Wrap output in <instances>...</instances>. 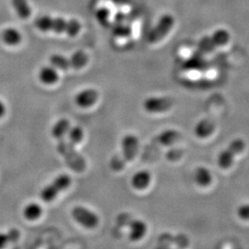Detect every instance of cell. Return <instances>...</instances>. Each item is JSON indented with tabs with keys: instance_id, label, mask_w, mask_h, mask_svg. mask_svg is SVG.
Returning <instances> with one entry per match:
<instances>
[{
	"instance_id": "obj_1",
	"label": "cell",
	"mask_w": 249,
	"mask_h": 249,
	"mask_svg": "<svg viewBox=\"0 0 249 249\" xmlns=\"http://www.w3.org/2000/svg\"><path fill=\"white\" fill-rule=\"evenodd\" d=\"M36 28L42 32H53L55 34H66L71 37L78 36L81 24L77 19L53 18L51 16H41L35 20Z\"/></svg>"
},
{
	"instance_id": "obj_2",
	"label": "cell",
	"mask_w": 249,
	"mask_h": 249,
	"mask_svg": "<svg viewBox=\"0 0 249 249\" xmlns=\"http://www.w3.org/2000/svg\"><path fill=\"white\" fill-rule=\"evenodd\" d=\"M72 179L69 175L63 174L54 178L53 181L45 186L40 192V197L45 202H51L65 190H67L71 185Z\"/></svg>"
},
{
	"instance_id": "obj_3",
	"label": "cell",
	"mask_w": 249,
	"mask_h": 249,
	"mask_svg": "<svg viewBox=\"0 0 249 249\" xmlns=\"http://www.w3.org/2000/svg\"><path fill=\"white\" fill-rule=\"evenodd\" d=\"M246 149V142L242 139H235L229 146L223 150L217 159V163L221 169L228 170L231 168L236 156L240 155Z\"/></svg>"
},
{
	"instance_id": "obj_4",
	"label": "cell",
	"mask_w": 249,
	"mask_h": 249,
	"mask_svg": "<svg viewBox=\"0 0 249 249\" xmlns=\"http://www.w3.org/2000/svg\"><path fill=\"white\" fill-rule=\"evenodd\" d=\"M74 148L75 147H72L70 143L65 141V139L58 141L56 147L57 151L65 158L69 166L75 171L81 172L85 168V162L80 154L75 152Z\"/></svg>"
},
{
	"instance_id": "obj_5",
	"label": "cell",
	"mask_w": 249,
	"mask_h": 249,
	"mask_svg": "<svg viewBox=\"0 0 249 249\" xmlns=\"http://www.w3.org/2000/svg\"><path fill=\"white\" fill-rule=\"evenodd\" d=\"M72 218L85 229H94L100 223L98 215L88 208L83 206H76L72 209Z\"/></svg>"
},
{
	"instance_id": "obj_6",
	"label": "cell",
	"mask_w": 249,
	"mask_h": 249,
	"mask_svg": "<svg viewBox=\"0 0 249 249\" xmlns=\"http://www.w3.org/2000/svg\"><path fill=\"white\" fill-rule=\"evenodd\" d=\"M140 149L139 139L132 134L125 135L121 141V153L120 156L125 163L131 162L138 155Z\"/></svg>"
},
{
	"instance_id": "obj_7",
	"label": "cell",
	"mask_w": 249,
	"mask_h": 249,
	"mask_svg": "<svg viewBox=\"0 0 249 249\" xmlns=\"http://www.w3.org/2000/svg\"><path fill=\"white\" fill-rule=\"evenodd\" d=\"M144 109L150 114H163L170 111L173 102L168 98H150L144 103Z\"/></svg>"
},
{
	"instance_id": "obj_8",
	"label": "cell",
	"mask_w": 249,
	"mask_h": 249,
	"mask_svg": "<svg viewBox=\"0 0 249 249\" xmlns=\"http://www.w3.org/2000/svg\"><path fill=\"white\" fill-rule=\"evenodd\" d=\"M98 98V91L96 89H85L76 94L74 102L79 107L88 108L95 105Z\"/></svg>"
},
{
	"instance_id": "obj_9",
	"label": "cell",
	"mask_w": 249,
	"mask_h": 249,
	"mask_svg": "<svg viewBox=\"0 0 249 249\" xmlns=\"http://www.w3.org/2000/svg\"><path fill=\"white\" fill-rule=\"evenodd\" d=\"M128 227H129L128 238L132 242L142 240L148 231V226L146 223L139 219L131 221L128 224Z\"/></svg>"
},
{
	"instance_id": "obj_10",
	"label": "cell",
	"mask_w": 249,
	"mask_h": 249,
	"mask_svg": "<svg viewBox=\"0 0 249 249\" xmlns=\"http://www.w3.org/2000/svg\"><path fill=\"white\" fill-rule=\"evenodd\" d=\"M151 174L147 170H141L135 173L131 178V186L134 189L142 191L150 187L151 183Z\"/></svg>"
},
{
	"instance_id": "obj_11",
	"label": "cell",
	"mask_w": 249,
	"mask_h": 249,
	"mask_svg": "<svg viewBox=\"0 0 249 249\" xmlns=\"http://www.w3.org/2000/svg\"><path fill=\"white\" fill-rule=\"evenodd\" d=\"M194 181L198 187H208L212 185L213 177L210 170L205 166H198L194 171Z\"/></svg>"
},
{
	"instance_id": "obj_12",
	"label": "cell",
	"mask_w": 249,
	"mask_h": 249,
	"mask_svg": "<svg viewBox=\"0 0 249 249\" xmlns=\"http://www.w3.org/2000/svg\"><path fill=\"white\" fill-rule=\"evenodd\" d=\"M215 131V124L210 119H203L199 121L195 126L194 133L196 138L200 140H205L210 138Z\"/></svg>"
},
{
	"instance_id": "obj_13",
	"label": "cell",
	"mask_w": 249,
	"mask_h": 249,
	"mask_svg": "<svg viewBox=\"0 0 249 249\" xmlns=\"http://www.w3.org/2000/svg\"><path fill=\"white\" fill-rule=\"evenodd\" d=\"M38 78L44 84L52 85L58 81L59 75H58L57 70L54 69L53 66H45L40 70Z\"/></svg>"
},
{
	"instance_id": "obj_14",
	"label": "cell",
	"mask_w": 249,
	"mask_h": 249,
	"mask_svg": "<svg viewBox=\"0 0 249 249\" xmlns=\"http://www.w3.org/2000/svg\"><path fill=\"white\" fill-rule=\"evenodd\" d=\"M70 128H71L70 120L67 118H61L53 124L51 129V135L54 140L60 141L66 138Z\"/></svg>"
},
{
	"instance_id": "obj_15",
	"label": "cell",
	"mask_w": 249,
	"mask_h": 249,
	"mask_svg": "<svg viewBox=\"0 0 249 249\" xmlns=\"http://www.w3.org/2000/svg\"><path fill=\"white\" fill-rule=\"evenodd\" d=\"M1 39L6 45L15 46L20 44L22 36L15 28H6L1 33Z\"/></svg>"
},
{
	"instance_id": "obj_16",
	"label": "cell",
	"mask_w": 249,
	"mask_h": 249,
	"mask_svg": "<svg viewBox=\"0 0 249 249\" xmlns=\"http://www.w3.org/2000/svg\"><path fill=\"white\" fill-rule=\"evenodd\" d=\"M23 217L31 222H34L38 220L42 214H43V208L42 206L36 202H31L29 204H27L22 211Z\"/></svg>"
},
{
	"instance_id": "obj_17",
	"label": "cell",
	"mask_w": 249,
	"mask_h": 249,
	"mask_svg": "<svg viewBox=\"0 0 249 249\" xmlns=\"http://www.w3.org/2000/svg\"><path fill=\"white\" fill-rule=\"evenodd\" d=\"M49 60H50L51 65L56 70L67 71L71 69L70 57H66V56H64L62 54L53 53V54L50 56Z\"/></svg>"
},
{
	"instance_id": "obj_18",
	"label": "cell",
	"mask_w": 249,
	"mask_h": 249,
	"mask_svg": "<svg viewBox=\"0 0 249 249\" xmlns=\"http://www.w3.org/2000/svg\"><path fill=\"white\" fill-rule=\"evenodd\" d=\"M180 138H181V136L178 131L173 130V129H168V130H165L160 134V136L158 137V141L162 146L169 147V146H173L178 142V141L180 140Z\"/></svg>"
},
{
	"instance_id": "obj_19",
	"label": "cell",
	"mask_w": 249,
	"mask_h": 249,
	"mask_svg": "<svg viewBox=\"0 0 249 249\" xmlns=\"http://www.w3.org/2000/svg\"><path fill=\"white\" fill-rule=\"evenodd\" d=\"M213 40L214 45L223 50H225L231 45V36L228 32L224 30L217 31L213 36Z\"/></svg>"
},
{
	"instance_id": "obj_20",
	"label": "cell",
	"mask_w": 249,
	"mask_h": 249,
	"mask_svg": "<svg viewBox=\"0 0 249 249\" xmlns=\"http://www.w3.org/2000/svg\"><path fill=\"white\" fill-rule=\"evenodd\" d=\"M11 4L19 18L25 19L31 16L32 9L27 0H11Z\"/></svg>"
},
{
	"instance_id": "obj_21",
	"label": "cell",
	"mask_w": 249,
	"mask_h": 249,
	"mask_svg": "<svg viewBox=\"0 0 249 249\" xmlns=\"http://www.w3.org/2000/svg\"><path fill=\"white\" fill-rule=\"evenodd\" d=\"M71 69L73 70H80L84 68L89 62V56L87 53L83 52L82 50H79L72 54L70 57Z\"/></svg>"
},
{
	"instance_id": "obj_22",
	"label": "cell",
	"mask_w": 249,
	"mask_h": 249,
	"mask_svg": "<svg viewBox=\"0 0 249 249\" xmlns=\"http://www.w3.org/2000/svg\"><path fill=\"white\" fill-rule=\"evenodd\" d=\"M67 138H68V142L70 143L72 147H75L77 146L79 143L82 142L83 138H84V132H83V129L79 126V125H76V126H73L71 127L69 132L67 134Z\"/></svg>"
},
{
	"instance_id": "obj_23",
	"label": "cell",
	"mask_w": 249,
	"mask_h": 249,
	"mask_svg": "<svg viewBox=\"0 0 249 249\" xmlns=\"http://www.w3.org/2000/svg\"><path fill=\"white\" fill-rule=\"evenodd\" d=\"M19 236V231L16 229H12L9 231V233L0 232V249H4L10 242L17 241Z\"/></svg>"
},
{
	"instance_id": "obj_24",
	"label": "cell",
	"mask_w": 249,
	"mask_h": 249,
	"mask_svg": "<svg viewBox=\"0 0 249 249\" xmlns=\"http://www.w3.org/2000/svg\"><path fill=\"white\" fill-rule=\"evenodd\" d=\"M95 17L97 18L99 23L104 27H108L109 25V17H110V10L107 8H100L96 10Z\"/></svg>"
},
{
	"instance_id": "obj_25",
	"label": "cell",
	"mask_w": 249,
	"mask_h": 249,
	"mask_svg": "<svg viewBox=\"0 0 249 249\" xmlns=\"http://www.w3.org/2000/svg\"><path fill=\"white\" fill-rule=\"evenodd\" d=\"M125 162L120 156V154H116L110 160V168L115 172H120L125 167Z\"/></svg>"
},
{
	"instance_id": "obj_26",
	"label": "cell",
	"mask_w": 249,
	"mask_h": 249,
	"mask_svg": "<svg viewBox=\"0 0 249 249\" xmlns=\"http://www.w3.org/2000/svg\"><path fill=\"white\" fill-rule=\"evenodd\" d=\"M114 35L118 37H126L131 35V28L128 26H124L123 24H118L113 30Z\"/></svg>"
},
{
	"instance_id": "obj_27",
	"label": "cell",
	"mask_w": 249,
	"mask_h": 249,
	"mask_svg": "<svg viewBox=\"0 0 249 249\" xmlns=\"http://www.w3.org/2000/svg\"><path fill=\"white\" fill-rule=\"evenodd\" d=\"M236 214L241 220L249 222V203L239 206L236 210Z\"/></svg>"
},
{
	"instance_id": "obj_28",
	"label": "cell",
	"mask_w": 249,
	"mask_h": 249,
	"mask_svg": "<svg viewBox=\"0 0 249 249\" xmlns=\"http://www.w3.org/2000/svg\"><path fill=\"white\" fill-rule=\"evenodd\" d=\"M181 156H182V151L179 149H174L168 152L167 159L171 161H177L181 158Z\"/></svg>"
},
{
	"instance_id": "obj_29",
	"label": "cell",
	"mask_w": 249,
	"mask_h": 249,
	"mask_svg": "<svg viewBox=\"0 0 249 249\" xmlns=\"http://www.w3.org/2000/svg\"><path fill=\"white\" fill-rule=\"evenodd\" d=\"M5 114H6V107H5V105L0 101V118L5 116Z\"/></svg>"
},
{
	"instance_id": "obj_30",
	"label": "cell",
	"mask_w": 249,
	"mask_h": 249,
	"mask_svg": "<svg viewBox=\"0 0 249 249\" xmlns=\"http://www.w3.org/2000/svg\"><path fill=\"white\" fill-rule=\"evenodd\" d=\"M185 51H187V46H186V47H183V48H182V49H180V53H181V52H185ZM188 54H189V55H191V54H192V53H190V49H189V50H188Z\"/></svg>"
},
{
	"instance_id": "obj_31",
	"label": "cell",
	"mask_w": 249,
	"mask_h": 249,
	"mask_svg": "<svg viewBox=\"0 0 249 249\" xmlns=\"http://www.w3.org/2000/svg\"><path fill=\"white\" fill-rule=\"evenodd\" d=\"M156 249H167V248H163V247H160V248H157Z\"/></svg>"
},
{
	"instance_id": "obj_32",
	"label": "cell",
	"mask_w": 249,
	"mask_h": 249,
	"mask_svg": "<svg viewBox=\"0 0 249 249\" xmlns=\"http://www.w3.org/2000/svg\"><path fill=\"white\" fill-rule=\"evenodd\" d=\"M112 1H117V0H112Z\"/></svg>"
}]
</instances>
